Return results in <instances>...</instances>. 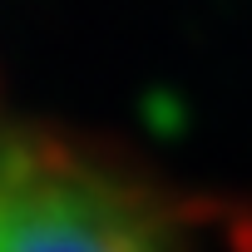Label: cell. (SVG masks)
Returning a JSON list of instances; mask_svg holds the SVG:
<instances>
[{
	"label": "cell",
	"mask_w": 252,
	"mask_h": 252,
	"mask_svg": "<svg viewBox=\"0 0 252 252\" xmlns=\"http://www.w3.org/2000/svg\"><path fill=\"white\" fill-rule=\"evenodd\" d=\"M0 252H193L158 188L74 134L0 119Z\"/></svg>",
	"instance_id": "1"
}]
</instances>
